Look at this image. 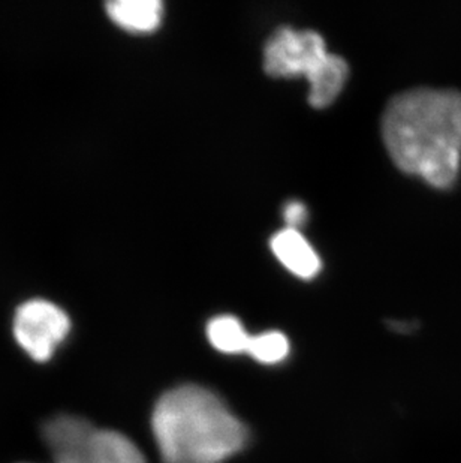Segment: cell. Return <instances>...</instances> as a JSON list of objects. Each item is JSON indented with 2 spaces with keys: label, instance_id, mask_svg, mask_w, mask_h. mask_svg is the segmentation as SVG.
<instances>
[{
  "label": "cell",
  "instance_id": "6da1fadb",
  "mask_svg": "<svg viewBox=\"0 0 461 463\" xmlns=\"http://www.w3.org/2000/svg\"><path fill=\"white\" fill-rule=\"evenodd\" d=\"M382 137L401 171L433 188H451L461 168V92L418 88L399 93L383 113Z\"/></svg>",
  "mask_w": 461,
  "mask_h": 463
},
{
  "label": "cell",
  "instance_id": "7a4b0ae2",
  "mask_svg": "<svg viewBox=\"0 0 461 463\" xmlns=\"http://www.w3.org/2000/svg\"><path fill=\"white\" fill-rule=\"evenodd\" d=\"M152 429L164 463H222L248 441L239 417L200 385H180L162 394L153 410Z\"/></svg>",
  "mask_w": 461,
  "mask_h": 463
},
{
  "label": "cell",
  "instance_id": "3957f363",
  "mask_svg": "<svg viewBox=\"0 0 461 463\" xmlns=\"http://www.w3.org/2000/svg\"><path fill=\"white\" fill-rule=\"evenodd\" d=\"M54 463H147L127 435L98 429L77 415H57L42 429Z\"/></svg>",
  "mask_w": 461,
  "mask_h": 463
},
{
  "label": "cell",
  "instance_id": "277c9868",
  "mask_svg": "<svg viewBox=\"0 0 461 463\" xmlns=\"http://www.w3.org/2000/svg\"><path fill=\"white\" fill-rule=\"evenodd\" d=\"M330 54L318 32L278 27L267 41L264 70L271 77L306 75L310 80L323 68Z\"/></svg>",
  "mask_w": 461,
  "mask_h": 463
},
{
  "label": "cell",
  "instance_id": "5b68a950",
  "mask_svg": "<svg viewBox=\"0 0 461 463\" xmlns=\"http://www.w3.org/2000/svg\"><path fill=\"white\" fill-rule=\"evenodd\" d=\"M70 330L65 310L47 300L23 303L14 318L15 341L35 362L52 359Z\"/></svg>",
  "mask_w": 461,
  "mask_h": 463
},
{
  "label": "cell",
  "instance_id": "8992f818",
  "mask_svg": "<svg viewBox=\"0 0 461 463\" xmlns=\"http://www.w3.org/2000/svg\"><path fill=\"white\" fill-rule=\"evenodd\" d=\"M271 250L278 261L298 278L310 279L321 270V260L316 250L298 230L287 227L278 232L271 239Z\"/></svg>",
  "mask_w": 461,
  "mask_h": 463
},
{
  "label": "cell",
  "instance_id": "52a82bcc",
  "mask_svg": "<svg viewBox=\"0 0 461 463\" xmlns=\"http://www.w3.org/2000/svg\"><path fill=\"white\" fill-rule=\"evenodd\" d=\"M162 9L159 0H114L107 4V13L114 23L138 33L155 31L161 24Z\"/></svg>",
  "mask_w": 461,
  "mask_h": 463
},
{
  "label": "cell",
  "instance_id": "ba28073f",
  "mask_svg": "<svg viewBox=\"0 0 461 463\" xmlns=\"http://www.w3.org/2000/svg\"><path fill=\"white\" fill-rule=\"evenodd\" d=\"M349 66L343 57L330 54L323 68L309 80V102L315 109H324L339 97L348 80Z\"/></svg>",
  "mask_w": 461,
  "mask_h": 463
},
{
  "label": "cell",
  "instance_id": "9c48e42d",
  "mask_svg": "<svg viewBox=\"0 0 461 463\" xmlns=\"http://www.w3.org/2000/svg\"><path fill=\"white\" fill-rule=\"evenodd\" d=\"M207 336L210 344L223 354L248 353L252 339L243 324L230 315H221L212 319L207 326Z\"/></svg>",
  "mask_w": 461,
  "mask_h": 463
},
{
  "label": "cell",
  "instance_id": "30bf717a",
  "mask_svg": "<svg viewBox=\"0 0 461 463\" xmlns=\"http://www.w3.org/2000/svg\"><path fill=\"white\" fill-rule=\"evenodd\" d=\"M248 354L262 364H278L289 354V341L280 332H266L250 339Z\"/></svg>",
  "mask_w": 461,
  "mask_h": 463
},
{
  "label": "cell",
  "instance_id": "8fae6325",
  "mask_svg": "<svg viewBox=\"0 0 461 463\" xmlns=\"http://www.w3.org/2000/svg\"><path fill=\"white\" fill-rule=\"evenodd\" d=\"M283 219H285L287 228L298 230L307 219V209L303 203L289 202L287 206L283 207Z\"/></svg>",
  "mask_w": 461,
  "mask_h": 463
}]
</instances>
